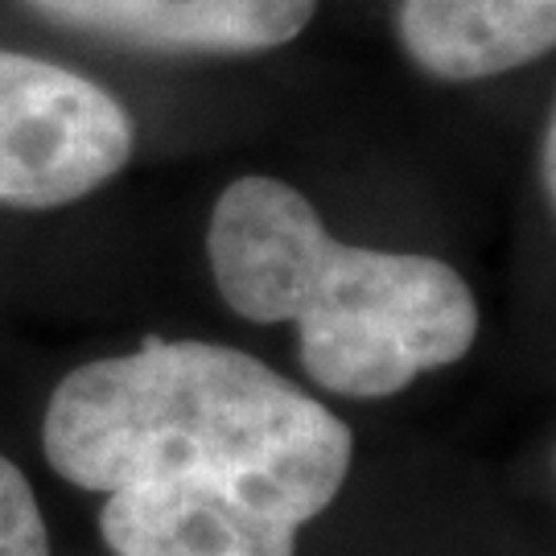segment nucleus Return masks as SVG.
<instances>
[{
	"instance_id": "obj_1",
	"label": "nucleus",
	"mask_w": 556,
	"mask_h": 556,
	"mask_svg": "<svg viewBox=\"0 0 556 556\" xmlns=\"http://www.w3.org/2000/svg\"><path fill=\"white\" fill-rule=\"evenodd\" d=\"M41 445L83 491L219 478L298 528L334 503L355 454L326 404L219 342H144L71 371L46 404Z\"/></svg>"
},
{
	"instance_id": "obj_2",
	"label": "nucleus",
	"mask_w": 556,
	"mask_h": 556,
	"mask_svg": "<svg viewBox=\"0 0 556 556\" xmlns=\"http://www.w3.org/2000/svg\"><path fill=\"white\" fill-rule=\"evenodd\" d=\"M206 256L239 318L298 326L305 376L334 396H396L478 338V301L450 264L338 243L289 181H231Z\"/></svg>"
},
{
	"instance_id": "obj_3",
	"label": "nucleus",
	"mask_w": 556,
	"mask_h": 556,
	"mask_svg": "<svg viewBox=\"0 0 556 556\" xmlns=\"http://www.w3.org/2000/svg\"><path fill=\"white\" fill-rule=\"evenodd\" d=\"M132 116L100 83L0 50V202L50 211L112 181L132 157Z\"/></svg>"
},
{
	"instance_id": "obj_4",
	"label": "nucleus",
	"mask_w": 556,
	"mask_h": 556,
	"mask_svg": "<svg viewBox=\"0 0 556 556\" xmlns=\"http://www.w3.org/2000/svg\"><path fill=\"white\" fill-rule=\"evenodd\" d=\"M112 556H293L298 523L219 478H144L108 495Z\"/></svg>"
},
{
	"instance_id": "obj_5",
	"label": "nucleus",
	"mask_w": 556,
	"mask_h": 556,
	"mask_svg": "<svg viewBox=\"0 0 556 556\" xmlns=\"http://www.w3.org/2000/svg\"><path fill=\"white\" fill-rule=\"evenodd\" d=\"M96 38L169 54H260L293 41L318 0H25Z\"/></svg>"
},
{
	"instance_id": "obj_6",
	"label": "nucleus",
	"mask_w": 556,
	"mask_h": 556,
	"mask_svg": "<svg viewBox=\"0 0 556 556\" xmlns=\"http://www.w3.org/2000/svg\"><path fill=\"white\" fill-rule=\"evenodd\" d=\"M396 29L425 75L491 79L553 50L556 0H404Z\"/></svg>"
},
{
	"instance_id": "obj_7",
	"label": "nucleus",
	"mask_w": 556,
	"mask_h": 556,
	"mask_svg": "<svg viewBox=\"0 0 556 556\" xmlns=\"http://www.w3.org/2000/svg\"><path fill=\"white\" fill-rule=\"evenodd\" d=\"M0 556H50V532L29 478L0 454Z\"/></svg>"
},
{
	"instance_id": "obj_8",
	"label": "nucleus",
	"mask_w": 556,
	"mask_h": 556,
	"mask_svg": "<svg viewBox=\"0 0 556 556\" xmlns=\"http://www.w3.org/2000/svg\"><path fill=\"white\" fill-rule=\"evenodd\" d=\"M553 119H548V124H544V190H548V199H553L556 194V137H553Z\"/></svg>"
}]
</instances>
